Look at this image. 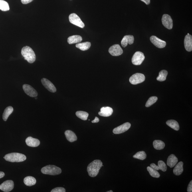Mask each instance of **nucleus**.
Masks as SVG:
<instances>
[{
	"mask_svg": "<svg viewBox=\"0 0 192 192\" xmlns=\"http://www.w3.org/2000/svg\"><path fill=\"white\" fill-rule=\"evenodd\" d=\"M103 163L100 160H95L93 161L89 164L87 169L89 176L91 177H96Z\"/></svg>",
	"mask_w": 192,
	"mask_h": 192,
	"instance_id": "1",
	"label": "nucleus"
},
{
	"mask_svg": "<svg viewBox=\"0 0 192 192\" xmlns=\"http://www.w3.org/2000/svg\"><path fill=\"white\" fill-rule=\"evenodd\" d=\"M24 59L30 63H33L36 60V55L34 50L29 46H26L22 48L21 51Z\"/></svg>",
	"mask_w": 192,
	"mask_h": 192,
	"instance_id": "2",
	"label": "nucleus"
},
{
	"mask_svg": "<svg viewBox=\"0 0 192 192\" xmlns=\"http://www.w3.org/2000/svg\"><path fill=\"white\" fill-rule=\"evenodd\" d=\"M4 158L11 162H22L26 160L27 157L25 155L18 153H12L6 155Z\"/></svg>",
	"mask_w": 192,
	"mask_h": 192,
	"instance_id": "3",
	"label": "nucleus"
},
{
	"mask_svg": "<svg viewBox=\"0 0 192 192\" xmlns=\"http://www.w3.org/2000/svg\"><path fill=\"white\" fill-rule=\"evenodd\" d=\"M41 172L44 174L56 175L62 172L61 169L54 165H48L42 168Z\"/></svg>",
	"mask_w": 192,
	"mask_h": 192,
	"instance_id": "4",
	"label": "nucleus"
},
{
	"mask_svg": "<svg viewBox=\"0 0 192 192\" xmlns=\"http://www.w3.org/2000/svg\"><path fill=\"white\" fill-rule=\"evenodd\" d=\"M145 76L144 74L140 73H136L131 76L129 79V81L131 84L136 85L144 82Z\"/></svg>",
	"mask_w": 192,
	"mask_h": 192,
	"instance_id": "5",
	"label": "nucleus"
},
{
	"mask_svg": "<svg viewBox=\"0 0 192 192\" xmlns=\"http://www.w3.org/2000/svg\"><path fill=\"white\" fill-rule=\"evenodd\" d=\"M69 19L70 23L81 28H84L85 25L80 18L76 14H70L69 17Z\"/></svg>",
	"mask_w": 192,
	"mask_h": 192,
	"instance_id": "6",
	"label": "nucleus"
},
{
	"mask_svg": "<svg viewBox=\"0 0 192 192\" xmlns=\"http://www.w3.org/2000/svg\"><path fill=\"white\" fill-rule=\"evenodd\" d=\"M145 59V56L142 52L137 51L133 55L132 59L133 64L135 65H140Z\"/></svg>",
	"mask_w": 192,
	"mask_h": 192,
	"instance_id": "7",
	"label": "nucleus"
},
{
	"mask_svg": "<svg viewBox=\"0 0 192 192\" xmlns=\"http://www.w3.org/2000/svg\"><path fill=\"white\" fill-rule=\"evenodd\" d=\"M163 25L167 29L171 30L173 27V21L170 16L167 14H165L162 18Z\"/></svg>",
	"mask_w": 192,
	"mask_h": 192,
	"instance_id": "8",
	"label": "nucleus"
},
{
	"mask_svg": "<svg viewBox=\"0 0 192 192\" xmlns=\"http://www.w3.org/2000/svg\"><path fill=\"white\" fill-rule=\"evenodd\" d=\"M131 125L130 123L126 122L120 125L113 130V132L115 134H120L126 132L130 128Z\"/></svg>",
	"mask_w": 192,
	"mask_h": 192,
	"instance_id": "9",
	"label": "nucleus"
},
{
	"mask_svg": "<svg viewBox=\"0 0 192 192\" xmlns=\"http://www.w3.org/2000/svg\"><path fill=\"white\" fill-rule=\"evenodd\" d=\"M14 187V182L11 180L6 181L0 185V190L5 192H9L13 190Z\"/></svg>",
	"mask_w": 192,
	"mask_h": 192,
	"instance_id": "10",
	"label": "nucleus"
},
{
	"mask_svg": "<svg viewBox=\"0 0 192 192\" xmlns=\"http://www.w3.org/2000/svg\"><path fill=\"white\" fill-rule=\"evenodd\" d=\"M109 52L113 56H118L121 55L123 51L120 46L116 44L111 46L109 50Z\"/></svg>",
	"mask_w": 192,
	"mask_h": 192,
	"instance_id": "11",
	"label": "nucleus"
},
{
	"mask_svg": "<svg viewBox=\"0 0 192 192\" xmlns=\"http://www.w3.org/2000/svg\"><path fill=\"white\" fill-rule=\"evenodd\" d=\"M150 41L156 47L160 48H163L166 45V42L163 40L159 39L156 36H152L150 37Z\"/></svg>",
	"mask_w": 192,
	"mask_h": 192,
	"instance_id": "12",
	"label": "nucleus"
},
{
	"mask_svg": "<svg viewBox=\"0 0 192 192\" xmlns=\"http://www.w3.org/2000/svg\"><path fill=\"white\" fill-rule=\"evenodd\" d=\"M23 87L24 92L28 96L31 97H35L37 96V92L31 86L28 84H24Z\"/></svg>",
	"mask_w": 192,
	"mask_h": 192,
	"instance_id": "13",
	"label": "nucleus"
},
{
	"mask_svg": "<svg viewBox=\"0 0 192 192\" xmlns=\"http://www.w3.org/2000/svg\"><path fill=\"white\" fill-rule=\"evenodd\" d=\"M42 84L47 90L49 91L54 93L56 91V89L55 86L51 82L50 80L45 78H42L41 80Z\"/></svg>",
	"mask_w": 192,
	"mask_h": 192,
	"instance_id": "14",
	"label": "nucleus"
},
{
	"mask_svg": "<svg viewBox=\"0 0 192 192\" xmlns=\"http://www.w3.org/2000/svg\"><path fill=\"white\" fill-rule=\"evenodd\" d=\"M185 48L186 50L188 52H191L192 50V36L188 33L185 36L184 39Z\"/></svg>",
	"mask_w": 192,
	"mask_h": 192,
	"instance_id": "15",
	"label": "nucleus"
},
{
	"mask_svg": "<svg viewBox=\"0 0 192 192\" xmlns=\"http://www.w3.org/2000/svg\"><path fill=\"white\" fill-rule=\"evenodd\" d=\"M113 110L110 107H103L100 109V112H99V115L100 116L109 117L112 114Z\"/></svg>",
	"mask_w": 192,
	"mask_h": 192,
	"instance_id": "16",
	"label": "nucleus"
},
{
	"mask_svg": "<svg viewBox=\"0 0 192 192\" xmlns=\"http://www.w3.org/2000/svg\"><path fill=\"white\" fill-rule=\"evenodd\" d=\"M134 41V38L133 36L131 35H126L124 36L121 41V45L122 47H126L128 44H132Z\"/></svg>",
	"mask_w": 192,
	"mask_h": 192,
	"instance_id": "17",
	"label": "nucleus"
},
{
	"mask_svg": "<svg viewBox=\"0 0 192 192\" xmlns=\"http://www.w3.org/2000/svg\"><path fill=\"white\" fill-rule=\"evenodd\" d=\"M25 142L28 146L30 147H37L40 144V141L38 139L31 137H28L26 139Z\"/></svg>",
	"mask_w": 192,
	"mask_h": 192,
	"instance_id": "18",
	"label": "nucleus"
},
{
	"mask_svg": "<svg viewBox=\"0 0 192 192\" xmlns=\"http://www.w3.org/2000/svg\"><path fill=\"white\" fill-rule=\"evenodd\" d=\"M178 162V159L175 155L171 154L169 155L167 161V164L170 167H174Z\"/></svg>",
	"mask_w": 192,
	"mask_h": 192,
	"instance_id": "19",
	"label": "nucleus"
},
{
	"mask_svg": "<svg viewBox=\"0 0 192 192\" xmlns=\"http://www.w3.org/2000/svg\"><path fill=\"white\" fill-rule=\"evenodd\" d=\"M65 135L67 139L70 142H74L77 139L75 133L69 130L66 131L65 132Z\"/></svg>",
	"mask_w": 192,
	"mask_h": 192,
	"instance_id": "20",
	"label": "nucleus"
},
{
	"mask_svg": "<svg viewBox=\"0 0 192 192\" xmlns=\"http://www.w3.org/2000/svg\"><path fill=\"white\" fill-rule=\"evenodd\" d=\"M82 40L81 36L80 35H73L68 38L67 41L69 44H73L80 43Z\"/></svg>",
	"mask_w": 192,
	"mask_h": 192,
	"instance_id": "21",
	"label": "nucleus"
},
{
	"mask_svg": "<svg viewBox=\"0 0 192 192\" xmlns=\"http://www.w3.org/2000/svg\"><path fill=\"white\" fill-rule=\"evenodd\" d=\"M183 163L180 161L175 166L173 170V173L176 175H179L181 174L183 171Z\"/></svg>",
	"mask_w": 192,
	"mask_h": 192,
	"instance_id": "22",
	"label": "nucleus"
},
{
	"mask_svg": "<svg viewBox=\"0 0 192 192\" xmlns=\"http://www.w3.org/2000/svg\"><path fill=\"white\" fill-rule=\"evenodd\" d=\"M24 182L25 185L30 187L35 185L36 183V181L35 178L33 177L28 176L24 179Z\"/></svg>",
	"mask_w": 192,
	"mask_h": 192,
	"instance_id": "23",
	"label": "nucleus"
},
{
	"mask_svg": "<svg viewBox=\"0 0 192 192\" xmlns=\"http://www.w3.org/2000/svg\"><path fill=\"white\" fill-rule=\"evenodd\" d=\"M76 47L81 50L84 51L88 50L91 46L90 42H86L83 43H78L76 44Z\"/></svg>",
	"mask_w": 192,
	"mask_h": 192,
	"instance_id": "24",
	"label": "nucleus"
},
{
	"mask_svg": "<svg viewBox=\"0 0 192 192\" xmlns=\"http://www.w3.org/2000/svg\"><path fill=\"white\" fill-rule=\"evenodd\" d=\"M166 124L171 128L176 131H178L179 130V125L176 121L173 120L167 121Z\"/></svg>",
	"mask_w": 192,
	"mask_h": 192,
	"instance_id": "25",
	"label": "nucleus"
},
{
	"mask_svg": "<svg viewBox=\"0 0 192 192\" xmlns=\"http://www.w3.org/2000/svg\"><path fill=\"white\" fill-rule=\"evenodd\" d=\"M13 107L11 106L8 107L5 109L3 115V119L4 121H6L7 120L10 115L13 112Z\"/></svg>",
	"mask_w": 192,
	"mask_h": 192,
	"instance_id": "26",
	"label": "nucleus"
},
{
	"mask_svg": "<svg viewBox=\"0 0 192 192\" xmlns=\"http://www.w3.org/2000/svg\"><path fill=\"white\" fill-rule=\"evenodd\" d=\"M154 147L157 150H161L164 148L165 144L162 141L159 140H155L153 142Z\"/></svg>",
	"mask_w": 192,
	"mask_h": 192,
	"instance_id": "27",
	"label": "nucleus"
},
{
	"mask_svg": "<svg viewBox=\"0 0 192 192\" xmlns=\"http://www.w3.org/2000/svg\"><path fill=\"white\" fill-rule=\"evenodd\" d=\"M168 72L166 70H163L160 72L159 76L157 78V80L160 82L164 81L166 79Z\"/></svg>",
	"mask_w": 192,
	"mask_h": 192,
	"instance_id": "28",
	"label": "nucleus"
},
{
	"mask_svg": "<svg viewBox=\"0 0 192 192\" xmlns=\"http://www.w3.org/2000/svg\"><path fill=\"white\" fill-rule=\"evenodd\" d=\"M76 115L78 118L83 120H87L89 116L88 112H83V111H78L76 112Z\"/></svg>",
	"mask_w": 192,
	"mask_h": 192,
	"instance_id": "29",
	"label": "nucleus"
},
{
	"mask_svg": "<svg viewBox=\"0 0 192 192\" xmlns=\"http://www.w3.org/2000/svg\"><path fill=\"white\" fill-rule=\"evenodd\" d=\"M147 169L151 177H154L159 178L160 176L158 172L151 167H147Z\"/></svg>",
	"mask_w": 192,
	"mask_h": 192,
	"instance_id": "30",
	"label": "nucleus"
},
{
	"mask_svg": "<svg viewBox=\"0 0 192 192\" xmlns=\"http://www.w3.org/2000/svg\"><path fill=\"white\" fill-rule=\"evenodd\" d=\"M8 4L3 0H0V10L3 11H7L9 10Z\"/></svg>",
	"mask_w": 192,
	"mask_h": 192,
	"instance_id": "31",
	"label": "nucleus"
},
{
	"mask_svg": "<svg viewBox=\"0 0 192 192\" xmlns=\"http://www.w3.org/2000/svg\"><path fill=\"white\" fill-rule=\"evenodd\" d=\"M147 155L144 151H139L136 154L133 155L134 158L144 160L146 158Z\"/></svg>",
	"mask_w": 192,
	"mask_h": 192,
	"instance_id": "32",
	"label": "nucleus"
},
{
	"mask_svg": "<svg viewBox=\"0 0 192 192\" xmlns=\"http://www.w3.org/2000/svg\"><path fill=\"white\" fill-rule=\"evenodd\" d=\"M158 100V98L156 96H151L148 99L147 101L145 106L149 107L152 106L153 104L155 103Z\"/></svg>",
	"mask_w": 192,
	"mask_h": 192,
	"instance_id": "33",
	"label": "nucleus"
},
{
	"mask_svg": "<svg viewBox=\"0 0 192 192\" xmlns=\"http://www.w3.org/2000/svg\"><path fill=\"white\" fill-rule=\"evenodd\" d=\"M158 166L159 170L163 171H166L167 170V165L165 163L162 161H159L158 162Z\"/></svg>",
	"mask_w": 192,
	"mask_h": 192,
	"instance_id": "34",
	"label": "nucleus"
},
{
	"mask_svg": "<svg viewBox=\"0 0 192 192\" xmlns=\"http://www.w3.org/2000/svg\"><path fill=\"white\" fill-rule=\"evenodd\" d=\"M51 192H65L66 190L63 187H57L52 189Z\"/></svg>",
	"mask_w": 192,
	"mask_h": 192,
	"instance_id": "35",
	"label": "nucleus"
},
{
	"mask_svg": "<svg viewBox=\"0 0 192 192\" xmlns=\"http://www.w3.org/2000/svg\"><path fill=\"white\" fill-rule=\"evenodd\" d=\"M150 167L157 171H158L159 170L158 165L155 164V163L151 164Z\"/></svg>",
	"mask_w": 192,
	"mask_h": 192,
	"instance_id": "36",
	"label": "nucleus"
},
{
	"mask_svg": "<svg viewBox=\"0 0 192 192\" xmlns=\"http://www.w3.org/2000/svg\"><path fill=\"white\" fill-rule=\"evenodd\" d=\"M187 191L191 192L192 191V181L190 182L187 187Z\"/></svg>",
	"mask_w": 192,
	"mask_h": 192,
	"instance_id": "37",
	"label": "nucleus"
},
{
	"mask_svg": "<svg viewBox=\"0 0 192 192\" xmlns=\"http://www.w3.org/2000/svg\"><path fill=\"white\" fill-rule=\"evenodd\" d=\"M33 0H21V3L24 5L26 4H28L31 2L33 1Z\"/></svg>",
	"mask_w": 192,
	"mask_h": 192,
	"instance_id": "38",
	"label": "nucleus"
},
{
	"mask_svg": "<svg viewBox=\"0 0 192 192\" xmlns=\"http://www.w3.org/2000/svg\"><path fill=\"white\" fill-rule=\"evenodd\" d=\"M99 121V119L98 118V117H95V119L94 120L92 121V123H98Z\"/></svg>",
	"mask_w": 192,
	"mask_h": 192,
	"instance_id": "39",
	"label": "nucleus"
},
{
	"mask_svg": "<svg viewBox=\"0 0 192 192\" xmlns=\"http://www.w3.org/2000/svg\"><path fill=\"white\" fill-rule=\"evenodd\" d=\"M141 1L144 2L147 5H149L150 3V0H141Z\"/></svg>",
	"mask_w": 192,
	"mask_h": 192,
	"instance_id": "40",
	"label": "nucleus"
},
{
	"mask_svg": "<svg viewBox=\"0 0 192 192\" xmlns=\"http://www.w3.org/2000/svg\"><path fill=\"white\" fill-rule=\"evenodd\" d=\"M5 174L2 171H0V179L5 176Z\"/></svg>",
	"mask_w": 192,
	"mask_h": 192,
	"instance_id": "41",
	"label": "nucleus"
},
{
	"mask_svg": "<svg viewBox=\"0 0 192 192\" xmlns=\"http://www.w3.org/2000/svg\"><path fill=\"white\" fill-rule=\"evenodd\" d=\"M107 192H113V191H112V190H110V191H107Z\"/></svg>",
	"mask_w": 192,
	"mask_h": 192,
	"instance_id": "42",
	"label": "nucleus"
},
{
	"mask_svg": "<svg viewBox=\"0 0 192 192\" xmlns=\"http://www.w3.org/2000/svg\"><path fill=\"white\" fill-rule=\"evenodd\" d=\"M35 99H37V98L36 97H35Z\"/></svg>",
	"mask_w": 192,
	"mask_h": 192,
	"instance_id": "43",
	"label": "nucleus"
}]
</instances>
